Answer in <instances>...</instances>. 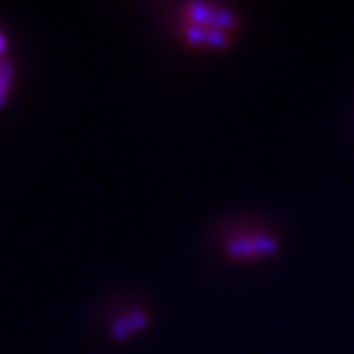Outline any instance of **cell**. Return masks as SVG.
<instances>
[{
  "mask_svg": "<svg viewBox=\"0 0 354 354\" xmlns=\"http://www.w3.org/2000/svg\"><path fill=\"white\" fill-rule=\"evenodd\" d=\"M180 35L184 41L203 48H223L232 41L230 30H221V28L198 24V21H189L180 17Z\"/></svg>",
  "mask_w": 354,
  "mask_h": 354,
  "instance_id": "obj_3",
  "label": "cell"
},
{
  "mask_svg": "<svg viewBox=\"0 0 354 354\" xmlns=\"http://www.w3.org/2000/svg\"><path fill=\"white\" fill-rule=\"evenodd\" d=\"M3 60H5V58H0V62H3Z\"/></svg>",
  "mask_w": 354,
  "mask_h": 354,
  "instance_id": "obj_6",
  "label": "cell"
},
{
  "mask_svg": "<svg viewBox=\"0 0 354 354\" xmlns=\"http://www.w3.org/2000/svg\"><path fill=\"white\" fill-rule=\"evenodd\" d=\"M182 19L189 21H198V24H207L214 28H221V30H235L239 26V17L235 10L225 5H216V3H184L182 5Z\"/></svg>",
  "mask_w": 354,
  "mask_h": 354,
  "instance_id": "obj_2",
  "label": "cell"
},
{
  "mask_svg": "<svg viewBox=\"0 0 354 354\" xmlns=\"http://www.w3.org/2000/svg\"><path fill=\"white\" fill-rule=\"evenodd\" d=\"M150 322V315H147L145 308L140 306H133L129 310H124V313L115 315L109 324V334L113 338H124L129 334H136L145 327V324Z\"/></svg>",
  "mask_w": 354,
  "mask_h": 354,
  "instance_id": "obj_4",
  "label": "cell"
},
{
  "mask_svg": "<svg viewBox=\"0 0 354 354\" xmlns=\"http://www.w3.org/2000/svg\"><path fill=\"white\" fill-rule=\"evenodd\" d=\"M225 256L235 260H251V258H272L281 251V242L272 232L251 230V232H237L230 235L223 242Z\"/></svg>",
  "mask_w": 354,
  "mask_h": 354,
  "instance_id": "obj_1",
  "label": "cell"
},
{
  "mask_svg": "<svg viewBox=\"0 0 354 354\" xmlns=\"http://www.w3.org/2000/svg\"><path fill=\"white\" fill-rule=\"evenodd\" d=\"M12 79H14V65L5 58L0 62V106L5 104L7 92H10V86H12Z\"/></svg>",
  "mask_w": 354,
  "mask_h": 354,
  "instance_id": "obj_5",
  "label": "cell"
}]
</instances>
